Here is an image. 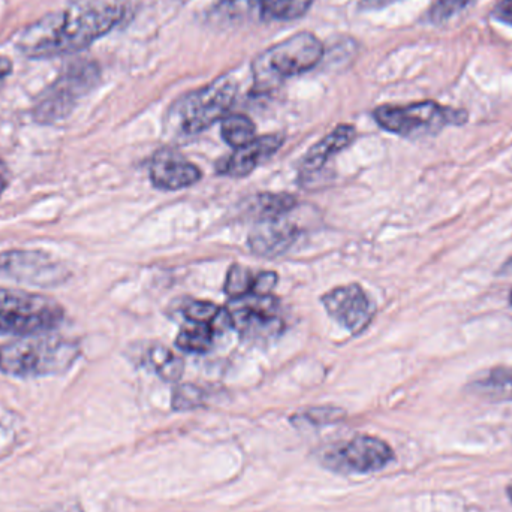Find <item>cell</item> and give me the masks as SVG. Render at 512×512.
Segmentation results:
<instances>
[{
	"mask_svg": "<svg viewBox=\"0 0 512 512\" xmlns=\"http://www.w3.org/2000/svg\"><path fill=\"white\" fill-rule=\"evenodd\" d=\"M126 0H75L27 27L18 50L29 59L68 56L89 47L125 18Z\"/></svg>",
	"mask_w": 512,
	"mask_h": 512,
	"instance_id": "obj_1",
	"label": "cell"
},
{
	"mask_svg": "<svg viewBox=\"0 0 512 512\" xmlns=\"http://www.w3.org/2000/svg\"><path fill=\"white\" fill-rule=\"evenodd\" d=\"M80 355L78 343L60 336L33 334L0 346V370L15 378L66 372Z\"/></svg>",
	"mask_w": 512,
	"mask_h": 512,
	"instance_id": "obj_2",
	"label": "cell"
},
{
	"mask_svg": "<svg viewBox=\"0 0 512 512\" xmlns=\"http://www.w3.org/2000/svg\"><path fill=\"white\" fill-rule=\"evenodd\" d=\"M65 309L53 298L0 288V334L33 336L59 327Z\"/></svg>",
	"mask_w": 512,
	"mask_h": 512,
	"instance_id": "obj_3",
	"label": "cell"
},
{
	"mask_svg": "<svg viewBox=\"0 0 512 512\" xmlns=\"http://www.w3.org/2000/svg\"><path fill=\"white\" fill-rule=\"evenodd\" d=\"M373 116L382 129L405 138L430 137L447 126H462L468 122L465 110L445 107L433 101L382 105L376 108Z\"/></svg>",
	"mask_w": 512,
	"mask_h": 512,
	"instance_id": "obj_4",
	"label": "cell"
},
{
	"mask_svg": "<svg viewBox=\"0 0 512 512\" xmlns=\"http://www.w3.org/2000/svg\"><path fill=\"white\" fill-rule=\"evenodd\" d=\"M99 80V68L89 60L69 63L62 74L36 99L33 119L41 125H53L65 119L74 110L81 96L95 87Z\"/></svg>",
	"mask_w": 512,
	"mask_h": 512,
	"instance_id": "obj_5",
	"label": "cell"
},
{
	"mask_svg": "<svg viewBox=\"0 0 512 512\" xmlns=\"http://www.w3.org/2000/svg\"><path fill=\"white\" fill-rule=\"evenodd\" d=\"M239 84L233 77H222L203 89L189 93L174 107L177 125L185 134L194 135L224 119L236 101Z\"/></svg>",
	"mask_w": 512,
	"mask_h": 512,
	"instance_id": "obj_6",
	"label": "cell"
},
{
	"mask_svg": "<svg viewBox=\"0 0 512 512\" xmlns=\"http://www.w3.org/2000/svg\"><path fill=\"white\" fill-rule=\"evenodd\" d=\"M322 56L324 45L315 35L298 33L264 51L255 60V75L259 81L295 77L315 68Z\"/></svg>",
	"mask_w": 512,
	"mask_h": 512,
	"instance_id": "obj_7",
	"label": "cell"
},
{
	"mask_svg": "<svg viewBox=\"0 0 512 512\" xmlns=\"http://www.w3.org/2000/svg\"><path fill=\"white\" fill-rule=\"evenodd\" d=\"M393 460L394 451L387 442L367 435L327 448L321 456L325 468L342 475L372 474Z\"/></svg>",
	"mask_w": 512,
	"mask_h": 512,
	"instance_id": "obj_8",
	"label": "cell"
},
{
	"mask_svg": "<svg viewBox=\"0 0 512 512\" xmlns=\"http://www.w3.org/2000/svg\"><path fill=\"white\" fill-rule=\"evenodd\" d=\"M0 271L18 282L30 283L41 288L62 285L71 276L62 261L39 251L0 252Z\"/></svg>",
	"mask_w": 512,
	"mask_h": 512,
	"instance_id": "obj_9",
	"label": "cell"
},
{
	"mask_svg": "<svg viewBox=\"0 0 512 512\" xmlns=\"http://www.w3.org/2000/svg\"><path fill=\"white\" fill-rule=\"evenodd\" d=\"M227 310L231 327L248 339H268L282 331V321L276 315L277 301L271 295L248 294L236 298Z\"/></svg>",
	"mask_w": 512,
	"mask_h": 512,
	"instance_id": "obj_10",
	"label": "cell"
},
{
	"mask_svg": "<svg viewBox=\"0 0 512 512\" xmlns=\"http://www.w3.org/2000/svg\"><path fill=\"white\" fill-rule=\"evenodd\" d=\"M322 304L331 318L352 334H360L369 327L375 316V304L357 283L339 286L322 297Z\"/></svg>",
	"mask_w": 512,
	"mask_h": 512,
	"instance_id": "obj_11",
	"label": "cell"
},
{
	"mask_svg": "<svg viewBox=\"0 0 512 512\" xmlns=\"http://www.w3.org/2000/svg\"><path fill=\"white\" fill-rule=\"evenodd\" d=\"M150 180L162 191H180L201 180V170L174 149H161L150 161Z\"/></svg>",
	"mask_w": 512,
	"mask_h": 512,
	"instance_id": "obj_12",
	"label": "cell"
},
{
	"mask_svg": "<svg viewBox=\"0 0 512 512\" xmlns=\"http://www.w3.org/2000/svg\"><path fill=\"white\" fill-rule=\"evenodd\" d=\"M286 216L256 222L249 234V246L254 254L262 258H276L294 246L300 230Z\"/></svg>",
	"mask_w": 512,
	"mask_h": 512,
	"instance_id": "obj_13",
	"label": "cell"
},
{
	"mask_svg": "<svg viewBox=\"0 0 512 512\" xmlns=\"http://www.w3.org/2000/svg\"><path fill=\"white\" fill-rule=\"evenodd\" d=\"M282 135H264L248 146L236 149L233 155L221 161L218 173L230 177H246L265 159L271 158L282 147Z\"/></svg>",
	"mask_w": 512,
	"mask_h": 512,
	"instance_id": "obj_14",
	"label": "cell"
},
{
	"mask_svg": "<svg viewBox=\"0 0 512 512\" xmlns=\"http://www.w3.org/2000/svg\"><path fill=\"white\" fill-rule=\"evenodd\" d=\"M357 137V131L351 125H339L327 137L322 138L303 159V174H313L322 170L333 156L345 150Z\"/></svg>",
	"mask_w": 512,
	"mask_h": 512,
	"instance_id": "obj_15",
	"label": "cell"
},
{
	"mask_svg": "<svg viewBox=\"0 0 512 512\" xmlns=\"http://www.w3.org/2000/svg\"><path fill=\"white\" fill-rule=\"evenodd\" d=\"M471 390L477 396L487 400L512 399V369L496 367L478 376L471 384Z\"/></svg>",
	"mask_w": 512,
	"mask_h": 512,
	"instance_id": "obj_16",
	"label": "cell"
},
{
	"mask_svg": "<svg viewBox=\"0 0 512 512\" xmlns=\"http://www.w3.org/2000/svg\"><path fill=\"white\" fill-rule=\"evenodd\" d=\"M147 363L167 382H177L182 378L185 363L179 355L162 345H153L147 351Z\"/></svg>",
	"mask_w": 512,
	"mask_h": 512,
	"instance_id": "obj_17",
	"label": "cell"
},
{
	"mask_svg": "<svg viewBox=\"0 0 512 512\" xmlns=\"http://www.w3.org/2000/svg\"><path fill=\"white\" fill-rule=\"evenodd\" d=\"M295 206H297V200L294 195L261 194L256 195L249 210L256 216V221H262V219L286 216L295 209Z\"/></svg>",
	"mask_w": 512,
	"mask_h": 512,
	"instance_id": "obj_18",
	"label": "cell"
},
{
	"mask_svg": "<svg viewBox=\"0 0 512 512\" xmlns=\"http://www.w3.org/2000/svg\"><path fill=\"white\" fill-rule=\"evenodd\" d=\"M222 138L234 149L248 146L255 140V123L243 114L224 117L221 125Z\"/></svg>",
	"mask_w": 512,
	"mask_h": 512,
	"instance_id": "obj_19",
	"label": "cell"
},
{
	"mask_svg": "<svg viewBox=\"0 0 512 512\" xmlns=\"http://www.w3.org/2000/svg\"><path fill=\"white\" fill-rule=\"evenodd\" d=\"M215 330L212 325L194 324L186 325L179 336H177L176 345L182 351L192 352V354H204L212 348L213 340H215Z\"/></svg>",
	"mask_w": 512,
	"mask_h": 512,
	"instance_id": "obj_20",
	"label": "cell"
},
{
	"mask_svg": "<svg viewBox=\"0 0 512 512\" xmlns=\"http://www.w3.org/2000/svg\"><path fill=\"white\" fill-rule=\"evenodd\" d=\"M261 12L270 20H297L307 14L313 0H259Z\"/></svg>",
	"mask_w": 512,
	"mask_h": 512,
	"instance_id": "obj_21",
	"label": "cell"
},
{
	"mask_svg": "<svg viewBox=\"0 0 512 512\" xmlns=\"http://www.w3.org/2000/svg\"><path fill=\"white\" fill-rule=\"evenodd\" d=\"M255 277L249 268L243 267L240 264L231 265L228 270L227 280H225V294L236 298L245 297V295L252 294L254 289Z\"/></svg>",
	"mask_w": 512,
	"mask_h": 512,
	"instance_id": "obj_22",
	"label": "cell"
},
{
	"mask_svg": "<svg viewBox=\"0 0 512 512\" xmlns=\"http://www.w3.org/2000/svg\"><path fill=\"white\" fill-rule=\"evenodd\" d=\"M207 402V394L203 388L194 384H183L174 388L171 406L174 411H194L203 408Z\"/></svg>",
	"mask_w": 512,
	"mask_h": 512,
	"instance_id": "obj_23",
	"label": "cell"
},
{
	"mask_svg": "<svg viewBox=\"0 0 512 512\" xmlns=\"http://www.w3.org/2000/svg\"><path fill=\"white\" fill-rule=\"evenodd\" d=\"M222 310L224 309L216 306V304L210 303V301L197 300L186 304L183 313H185L186 319H188L189 322L212 325L213 328L219 316L222 315Z\"/></svg>",
	"mask_w": 512,
	"mask_h": 512,
	"instance_id": "obj_24",
	"label": "cell"
},
{
	"mask_svg": "<svg viewBox=\"0 0 512 512\" xmlns=\"http://www.w3.org/2000/svg\"><path fill=\"white\" fill-rule=\"evenodd\" d=\"M345 411L339 408H331V406H324V408H312L304 411L303 414L295 415L291 421L298 423L309 424L312 427L327 426V424L339 423L345 418Z\"/></svg>",
	"mask_w": 512,
	"mask_h": 512,
	"instance_id": "obj_25",
	"label": "cell"
},
{
	"mask_svg": "<svg viewBox=\"0 0 512 512\" xmlns=\"http://www.w3.org/2000/svg\"><path fill=\"white\" fill-rule=\"evenodd\" d=\"M475 0H436L429 11V18L432 23L444 24L448 20L465 11Z\"/></svg>",
	"mask_w": 512,
	"mask_h": 512,
	"instance_id": "obj_26",
	"label": "cell"
},
{
	"mask_svg": "<svg viewBox=\"0 0 512 512\" xmlns=\"http://www.w3.org/2000/svg\"><path fill=\"white\" fill-rule=\"evenodd\" d=\"M277 285V274L274 271H262L255 277L252 294L270 295L274 286Z\"/></svg>",
	"mask_w": 512,
	"mask_h": 512,
	"instance_id": "obj_27",
	"label": "cell"
},
{
	"mask_svg": "<svg viewBox=\"0 0 512 512\" xmlns=\"http://www.w3.org/2000/svg\"><path fill=\"white\" fill-rule=\"evenodd\" d=\"M493 17L512 26V0H501L493 9Z\"/></svg>",
	"mask_w": 512,
	"mask_h": 512,
	"instance_id": "obj_28",
	"label": "cell"
},
{
	"mask_svg": "<svg viewBox=\"0 0 512 512\" xmlns=\"http://www.w3.org/2000/svg\"><path fill=\"white\" fill-rule=\"evenodd\" d=\"M12 72V62L8 59V57L0 56V87L5 83L6 78L11 75Z\"/></svg>",
	"mask_w": 512,
	"mask_h": 512,
	"instance_id": "obj_29",
	"label": "cell"
},
{
	"mask_svg": "<svg viewBox=\"0 0 512 512\" xmlns=\"http://www.w3.org/2000/svg\"><path fill=\"white\" fill-rule=\"evenodd\" d=\"M8 183H9L8 168H6V165L3 164V162H0V195L3 194V191H5L6 186H8Z\"/></svg>",
	"mask_w": 512,
	"mask_h": 512,
	"instance_id": "obj_30",
	"label": "cell"
},
{
	"mask_svg": "<svg viewBox=\"0 0 512 512\" xmlns=\"http://www.w3.org/2000/svg\"><path fill=\"white\" fill-rule=\"evenodd\" d=\"M366 2L372 6H381L387 5V3L393 2V0H366Z\"/></svg>",
	"mask_w": 512,
	"mask_h": 512,
	"instance_id": "obj_31",
	"label": "cell"
},
{
	"mask_svg": "<svg viewBox=\"0 0 512 512\" xmlns=\"http://www.w3.org/2000/svg\"><path fill=\"white\" fill-rule=\"evenodd\" d=\"M502 273H512V258L507 262V264L504 265V268H502Z\"/></svg>",
	"mask_w": 512,
	"mask_h": 512,
	"instance_id": "obj_32",
	"label": "cell"
},
{
	"mask_svg": "<svg viewBox=\"0 0 512 512\" xmlns=\"http://www.w3.org/2000/svg\"><path fill=\"white\" fill-rule=\"evenodd\" d=\"M507 495H508V499H510L511 504H512V481L510 483V486L507 487Z\"/></svg>",
	"mask_w": 512,
	"mask_h": 512,
	"instance_id": "obj_33",
	"label": "cell"
},
{
	"mask_svg": "<svg viewBox=\"0 0 512 512\" xmlns=\"http://www.w3.org/2000/svg\"><path fill=\"white\" fill-rule=\"evenodd\" d=\"M510 303H511V306H512V289H511V294H510Z\"/></svg>",
	"mask_w": 512,
	"mask_h": 512,
	"instance_id": "obj_34",
	"label": "cell"
},
{
	"mask_svg": "<svg viewBox=\"0 0 512 512\" xmlns=\"http://www.w3.org/2000/svg\"><path fill=\"white\" fill-rule=\"evenodd\" d=\"M230 2H233V0H230Z\"/></svg>",
	"mask_w": 512,
	"mask_h": 512,
	"instance_id": "obj_35",
	"label": "cell"
}]
</instances>
